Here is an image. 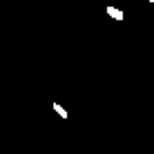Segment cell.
<instances>
[{
    "mask_svg": "<svg viewBox=\"0 0 154 154\" xmlns=\"http://www.w3.org/2000/svg\"><path fill=\"white\" fill-rule=\"evenodd\" d=\"M105 11H107L109 16H112L114 20H119V23H121V20H123V11H121L119 7H112V5H109V7H105Z\"/></svg>",
    "mask_w": 154,
    "mask_h": 154,
    "instance_id": "cell-1",
    "label": "cell"
},
{
    "mask_svg": "<svg viewBox=\"0 0 154 154\" xmlns=\"http://www.w3.org/2000/svg\"><path fill=\"white\" fill-rule=\"evenodd\" d=\"M51 107H54V112L58 114V116H60V119H69V112H67V109L65 107H63V105H58V103H51Z\"/></svg>",
    "mask_w": 154,
    "mask_h": 154,
    "instance_id": "cell-2",
    "label": "cell"
},
{
    "mask_svg": "<svg viewBox=\"0 0 154 154\" xmlns=\"http://www.w3.org/2000/svg\"><path fill=\"white\" fill-rule=\"evenodd\" d=\"M150 2H152V5H154V0H150Z\"/></svg>",
    "mask_w": 154,
    "mask_h": 154,
    "instance_id": "cell-3",
    "label": "cell"
}]
</instances>
